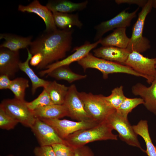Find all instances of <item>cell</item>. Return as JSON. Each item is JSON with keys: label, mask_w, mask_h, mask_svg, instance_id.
I'll return each mask as SVG.
<instances>
[{"label": "cell", "mask_w": 156, "mask_h": 156, "mask_svg": "<svg viewBox=\"0 0 156 156\" xmlns=\"http://www.w3.org/2000/svg\"><path fill=\"white\" fill-rule=\"evenodd\" d=\"M85 109L91 119L98 123L106 120L109 115L115 110L107 104L103 95L79 92Z\"/></svg>", "instance_id": "cell-4"}, {"label": "cell", "mask_w": 156, "mask_h": 156, "mask_svg": "<svg viewBox=\"0 0 156 156\" xmlns=\"http://www.w3.org/2000/svg\"><path fill=\"white\" fill-rule=\"evenodd\" d=\"M152 0H148L139 13L136 22L132 29V33L127 49L130 53L133 51L140 53H143L151 48L150 41L143 36V31L146 18L151 12Z\"/></svg>", "instance_id": "cell-5"}, {"label": "cell", "mask_w": 156, "mask_h": 156, "mask_svg": "<svg viewBox=\"0 0 156 156\" xmlns=\"http://www.w3.org/2000/svg\"><path fill=\"white\" fill-rule=\"evenodd\" d=\"M88 2L87 0L74 3L67 0H52L48 1L46 6L52 12L69 13L83 10L86 8Z\"/></svg>", "instance_id": "cell-18"}, {"label": "cell", "mask_w": 156, "mask_h": 156, "mask_svg": "<svg viewBox=\"0 0 156 156\" xmlns=\"http://www.w3.org/2000/svg\"><path fill=\"white\" fill-rule=\"evenodd\" d=\"M113 130L106 120L92 127L77 131L64 140L67 144L74 148L96 141L117 140V135L113 133Z\"/></svg>", "instance_id": "cell-2"}, {"label": "cell", "mask_w": 156, "mask_h": 156, "mask_svg": "<svg viewBox=\"0 0 156 156\" xmlns=\"http://www.w3.org/2000/svg\"><path fill=\"white\" fill-rule=\"evenodd\" d=\"M32 37L31 36L23 37L9 33L0 34V39L4 41L0 45V48H7L12 51H19L21 49L27 48L31 44Z\"/></svg>", "instance_id": "cell-19"}, {"label": "cell", "mask_w": 156, "mask_h": 156, "mask_svg": "<svg viewBox=\"0 0 156 156\" xmlns=\"http://www.w3.org/2000/svg\"><path fill=\"white\" fill-rule=\"evenodd\" d=\"M7 114L24 126L31 128L36 118L32 111L28 108L26 102L14 98L3 100L0 105Z\"/></svg>", "instance_id": "cell-6"}, {"label": "cell", "mask_w": 156, "mask_h": 156, "mask_svg": "<svg viewBox=\"0 0 156 156\" xmlns=\"http://www.w3.org/2000/svg\"><path fill=\"white\" fill-rule=\"evenodd\" d=\"M47 92L53 104H63L68 90V87L57 83L50 81L47 88Z\"/></svg>", "instance_id": "cell-26"}, {"label": "cell", "mask_w": 156, "mask_h": 156, "mask_svg": "<svg viewBox=\"0 0 156 156\" xmlns=\"http://www.w3.org/2000/svg\"><path fill=\"white\" fill-rule=\"evenodd\" d=\"M144 103V101L141 98L127 97L116 111L120 115L127 118L128 114L133 109L139 105Z\"/></svg>", "instance_id": "cell-29"}, {"label": "cell", "mask_w": 156, "mask_h": 156, "mask_svg": "<svg viewBox=\"0 0 156 156\" xmlns=\"http://www.w3.org/2000/svg\"><path fill=\"white\" fill-rule=\"evenodd\" d=\"M31 128L40 146H51L58 143L67 144L52 127L39 119L36 118Z\"/></svg>", "instance_id": "cell-13"}, {"label": "cell", "mask_w": 156, "mask_h": 156, "mask_svg": "<svg viewBox=\"0 0 156 156\" xmlns=\"http://www.w3.org/2000/svg\"><path fill=\"white\" fill-rule=\"evenodd\" d=\"M28 56L26 60L24 62H21L19 64L20 70L25 73L30 79L32 85L31 92L34 95L37 89L40 87L43 88H47L50 81L46 80L39 77L29 66L30 61L32 56L29 49H27Z\"/></svg>", "instance_id": "cell-22"}, {"label": "cell", "mask_w": 156, "mask_h": 156, "mask_svg": "<svg viewBox=\"0 0 156 156\" xmlns=\"http://www.w3.org/2000/svg\"><path fill=\"white\" fill-rule=\"evenodd\" d=\"M155 58V67L156 68V57Z\"/></svg>", "instance_id": "cell-40"}, {"label": "cell", "mask_w": 156, "mask_h": 156, "mask_svg": "<svg viewBox=\"0 0 156 156\" xmlns=\"http://www.w3.org/2000/svg\"><path fill=\"white\" fill-rule=\"evenodd\" d=\"M63 105L66 108L68 116L79 121L92 120L86 112L79 92L75 84L68 87Z\"/></svg>", "instance_id": "cell-11"}, {"label": "cell", "mask_w": 156, "mask_h": 156, "mask_svg": "<svg viewBox=\"0 0 156 156\" xmlns=\"http://www.w3.org/2000/svg\"><path fill=\"white\" fill-rule=\"evenodd\" d=\"M141 75L151 84L156 81V68L155 58L144 56L141 53L133 51L129 55L124 64Z\"/></svg>", "instance_id": "cell-7"}, {"label": "cell", "mask_w": 156, "mask_h": 156, "mask_svg": "<svg viewBox=\"0 0 156 156\" xmlns=\"http://www.w3.org/2000/svg\"><path fill=\"white\" fill-rule=\"evenodd\" d=\"M131 91L135 95L140 96L146 109L156 115V81L149 87L140 83H137L132 86Z\"/></svg>", "instance_id": "cell-16"}, {"label": "cell", "mask_w": 156, "mask_h": 156, "mask_svg": "<svg viewBox=\"0 0 156 156\" xmlns=\"http://www.w3.org/2000/svg\"><path fill=\"white\" fill-rule=\"evenodd\" d=\"M7 156H14L13 155L11 154V155H8Z\"/></svg>", "instance_id": "cell-39"}, {"label": "cell", "mask_w": 156, "mask_h": 156, "mask_svg": "<svg viewBox=\"0 0 156 156\" xmlns=\"http://www.w3.org/2000/svg\"><path fill=\"white\" fill-rule=\"evenodd\" d=\"M132 127L135 132L141 136L145 142L146 148L144 152L148 156H156V146L153 144L150 137L147 121L140 120Z\"/></svg>", "instance_id": "cell-24"}, {"label": "cell", "mask_w": 156, "mask_h": 156, "mask_svg": "<svg viewBox=\"0 0 156 156\" xmlns=\"http://www.w3.org/2000/svg\"><path fill=\"white\" fill-rule=\"evenodd\" d=\"M18 122L7 114L0 108V128L3 129L10 130L13 129Z\"/></svg>", "instance_id": "cell-31"}, {"label": "cell", "mask_w": 156, "mask_h": 156, "mask_svg": "<svg viewBox=\"0 0 156 156\" xmlns=\"http://www.w3.org/2000/svg\"><path fill=\"white\" fill-rule=\"evenodd\" d=\"M73 156H94V154L91 149L86 146L75 148Z\"/></svg>", "instance_id": "cell-34"}, {"label": "cell", "mask_w": 156, "mask_h": 156, "mask_svg": "<svg viewBox=\"0 0 156 156\" xmlns=\"http://www.w3.org/2000/svg\"><path fill=\"white\" fill-rule=\"evenodd\" d=\"M18 11L22 12L34 13L39 16L44 21L46 26L44 32L53 31L57 29L54 21L52 12L46 6L42 5L38 0H34L29 4H20Z\"/></svg>", "instance_id": "cell-14"}, {"label": "cell", "mask_w": 156, "mask_h": 156, "mask_svg": "<svg viewBox=\"0 0 156 156\" xmlns=\"http://www.w3.org/2000/svg\"><path fill=\"white\" fill-rule=\"evenodd\" d=\"M126 28H120L101 39L100 44L103 46H113L126 49L130 40L126 34Z\"/></svg>", "instance_id": "cell-21"}, {"label": "cell", "mask_w": 156, "mask_h": 156, "mask_svg": "<svg viewBox=\"0 0 156 156\" xmlns=\"http://www.w3.org/2000/svg\"><path fill=\"white\" fill-rule=\"evenodd\" d=\"M12 80L7 75H0V89H9Z\"/></svg>", "instance_id": "cell-36"}, {"label": "cell", "mask_w": 156, "mask_h": 156, "mask_svg": "<svg viewBox=\"0 0 156 156\" xmlns=\"http://www.w3.org/2000/svg\"><path fill=\"white\" fill-rule=\"evenodd\" d=\"M93 52L96 57L123 65L130 53L126 48L103 46L94 49Z\"/></svg>", "instance_id": "cell-17"}, {"label": "cell", "mask_w": 156, "mask_h": 156, "mask_svg": "<svg viewBox=\"0 0 156 156\" xmlns=\"http://www.w3.org/2000/svg\"><path fill=\"white\" fill-rule=\"evenodd\" d=\"M106 120L113 129L117 131L119 138L122 141L145 152L138 140V135L134 131L127 118L120 115L115 110L109 115Z\"/></svg>", "instance_id": "cell-8"}, {"label": "cell", "mask_w": 156, "mask_h": 156, "mask_svg": "<svg viewBox=\"0 0 156 156\" xmlns=\"http://www.w3.org/2000/svg\"><path fill=\"white\" fill-rule=\"evenodd\" d=\"M146 0H116L115 2L118 4L126 3L129 4H135L139 7L143 8L146 4Z\"/></svg>", "instance_id": "cell-35"}, {"label": "cell", "mask_w": 156, "mask_h": 156, "mask_svg": "<svg viewBox=\"0 0 156 156\" xmlns=\"http://www.w3.org/2000/svg\"><path fill=\"white\" fill-rule=\"evenodd\" d=\"M127 98L124 95L123 87L121 86L114 88L111 94L105 96V99L107 104L111 108L117 109Z\"/></svg>", "instance_id": "cell-28"}, {"label": "cell", "mask_w": 156, "mask_h": 156, "mask_svg": "<svg viewBox=\"0 0 156 156\" xmlns=\"http://www.w3.org/2000/svg\"><path fill=\"white\" fill-rule=\"evenodd\" d=\"M155 143H156V140L155 141Z\"/></svg>", "instance_id": "cell-41"}, {"label": "cell", "mask_w": 156, "mask_h": 156, "mask_svg": "<svg viewBox=\"0 0 156 156\" xmlns=\"http://www.w3.org/2000/svg\"><path fill=\"white\" fill-rule=\"evenodd\" d=\"M77 63L84 71L90 68L98 70L102 73L103 77L105 79L108 78L109 74L116 73H126L143 77L127 66L97 57L90 53Z\"/></svg>", "instance_id": "cell-3"}, {"label": "cell", "mask_w": 156, "mask_h": 156, "mask_svg": "<svg viewBox=\"0 0 156 156\" xmlns=\"http://www.w3.org/2000/svg\"><path fill=\"white\" fill-rule=\"evenodd\" d=\"M19 51H12L7 48H0V74L13 78L20 70Z\"/></svg>", "instance_id": "cell-15"}, {"label": "cell", "mask_w": 156, "mask_h": 156, "mask_svg": "<svg viewBox=\"0 0 156 156\" xmlns=\"http://www.w3.org/2000/svg\"><path fill=\"white\" fill-rule=\"evenodd\" d=\"M32 111L36 118L39 119H60L68 116L67 110L63 104H52Z\"/></svg>", "instance_id": "cell-20"}, {"label": "cell", "mask_w": 156, "mask_h": 156, "mask_svg": "<svg viewBox=\"0 0 156 156\" xmlns=\"http://www.w3.org/2000/svg\"><path fill=\"white\" fill-rule=\"evenodd\" d=\"M73 29H57L44 33L32 41L29 50L32 56L40 53L42 56L38 69H45L48 65L65 58L71 48Z\"/></svg>", "instance_id": "cell-1"}, {"label": "cell", "mask_w": 156, "mask_h": 156, "mask_svg": "<svg viewBox=\"0 0 156 156\" xmlns=\"http://www.w3.org/2000/svg\"><path fill=\"white\" fill-rule=\"evenodd\" d=\"M29 87L28 79L19 77L12 80L9 89L13 93L15 98L22 101H25V90Z\"/></svg>", "instance_id": "cell-27"}, {"label": "cell", "mask_w": 156, "mask_h": 156, "mask_svg": "<svg viewBox=\"0 0 156 156\" xmlns=\"http://www.w3.org/2000/svg\"><path fill=\"white\" fill-rule=\"evenodd\" d=\"M152 7L156 9V0H152Z\"/></svg>", "instance_id": "cell-38"}, {"label": "cell", "mask_w": 156, "mask_h": 156, "mask_svg": "<svg viewBox=\"0 0 156 156\" xmlns=\"http://www.w3.org/2000/svg\"><path fill=\"white\" fill-rule=\"evenodd\" d=\"M56 156H73L75 148L67 144L58 143L51 146Z\"/></svg>", "instance_id": "cell-32"}, {"label": "cell", "mask_w": 156, "mask_h": 156, "mask_svg": "<svg viewBox=\"0 0 156 156\" xmlns=\"http://www.w3.org/2000/svg\"><path fill=\"white\" fill-rule=\"evenodd\" d=\"M127 9L122 11L112 18L102 22L94 27L96 31L94 38L95 42L101 39L103 36L109 31L118 28H126L130 25L132 20L137 16L139 8L130 13L127 12Z\"/></svg>", "instance_id": "cell-9"}, {"label": "cell", "mask_w": 156, "mask_h": 156, "mask_svg": "<svg viewBox=\"0 0 156 156\" xmlns=\"http://www.w3.org/2000/svg\"><path fill=\"white\" fill-rule=\"evenodd\" d=\"M26 104L29 109L33 111L39 108L53 104L47 90L43 88L37 98L31 101L26 102Z\"/></svg>", "instance_id": "cell-30"}, {"label": "cell", "mask_w": 156, "mask_h": 156, "mask_svg": "<svg viewBox=\"0 0 156 156\" xmlns=\"http://www.w3.org/2000/svg\"><path fill=\"white\" fill-rule=\"evenodd\" d=\"M40 119L52 127L63 140L77 131L92 127L99 123L92 120L75 122L60 119Z\"/></svg>", "instance_id": "cell-10"}, {"label": "cell", "mask_w": 156, "mask_h": 156, "mask_svg": "<svg viewBox=\"0 0 156 156\" xmlns=\"http://www.w3.org/2000/svg\"><path fill=\"white\" fill-rule=\"evenodd\" d=\"M57 80H64L71 83L75 81L86 78V75L76 73L71 70L69 66L58 67L49 73L47 75Z\"/></svg>", "instance_id": "cell-25"}, {"label": "cell", "mask_w": 156, "mask_h": 156, "mask_svg": "<svg viewBox=\"0 0 156 156\" xmlns=\"http://www.w3.org/2000/svg\"><path fill=\"white\" fill-rule=\"evenodd\" d=\"M42 60V56L40 53L34 55L29 62L30 65L32 66L37 67L41 63Z\"/></svg>", "instance_id": "cell-37"}, {"label": "cell", "mask_w": 156, "mask_h": 156, "mask_svg": "<svg viewBox=\"0 0 156 156\" xmlns=\"http://www.w3.org/2000/svg\"><path fill=\"white\" fill-rule=\"evenodd\" d=\"M34 153L35 156H56L51 146L36 147Z\"/></svg>", "instance_id": "cell-33"}, {"label": "cell", "mask_w": 156, "mask_h": 156, "mask_svg": "<svg viewBox=\"0 0 156 156\" xmlns=\"http://www.w3.org/2000/svg\"><path fill=\"white\" fill-rule=\"evenodd\" d=\"M55 23L60 29H65L75 26L81 29L83 24L79 20L78 13L70 14L57 12H53Z\"/></svg>", "instance_id": "cell-23"}, {"label": "cell", "mask_w": 156, "mask_h": 156, "mask_svg": "<svg viewBox=\"0 0 156 156\" xmlns=\"http://www.w3.org/2000/svg\"><path fill=\"white\" fill-rule=\"evenodd\" d=\"M101 39L92 43L86 41L80 46L75 48L73 50L75 52L73 54L62 60L48 65L44 70L40 71L39 74L40 76L42 77L47 75L50 72L58 67L69 66L73 62H78L87 56L92 50L100 44Z\"/></svg>", "instance_id": "cell-12"}]
</instances>
